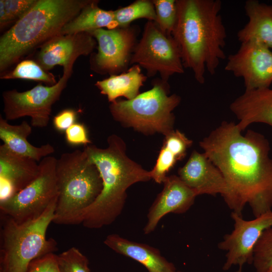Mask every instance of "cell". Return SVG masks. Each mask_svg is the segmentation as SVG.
Listing matches in <instances>:
<instances>
[{"label":"cell","instance_id":"cell-1","mask_svg":"<svg viewBox=\"0 0 272 272\" xmlns=\"http://www.w3.org/2000/svg\"><path fill=\"white\" fill-rule=\"evenodd\" d=\"M199 144L243 208L248 204L255 217L272 211V159L263 135H243L234 122L224 121Z\"/></svg>","mask_w":272,"mask_h":272},{"label":"cell","instance_id":"cell-2","mask_svg":"<svg viewBox=\"0 0 272 272\" xmlns=\"http://www.w3.org/2000/svg\"><path fill=\"white\" fill-rule=\"evenodd\" d=\"M177 15L171 36L179 48L184 68L196 81L205 82L206 72L215 74L226 58L227 31L220 0H176Z\"/></svg>","mask_w":272,"mask_h":272},{"label":"cell","instance_id":"cell-3","mask_svg":"<svg viewBox=\"0 0 272 272\" xmlns=\"http://www.w3.org/2000/svg\"><path fill=\"white\" fill-rule=\"evenodd\" d=\"M107 143L106 148L90 144L83 150L97 168L102 181L101 193L81 217V224L89 229L113 223L123 209L127 189L134 183L151 179L150 171L126 155L125 144L119 137L110 135Z\"/></svg>","mask_w":272,"mask_h":272},{"label":"cell","instance_id":"cell-4","mask_svg":"<svg viewBox=\"0 0 272 272\" xmlns=\"http://www.w3.org/2000/svg\"><path fill=\"white\" fill-rule=\"evenodd\" d=\"M89 0H38L0 38V71L37 46L60 34L63 27L90 3Z\"/></svg>","mask_w":272,"mask_h":272},{"label":"cell","instance_id":"cell-5","mask_svg":"<svg viewBox=\"0 0 272 272\" xmlns=\"http://www.w3.org/2000/svg\"><path fill=\"white\" fill-rule=\"evenodd\" d=\"M58 191L53 222L60 225L81 224L84 211L97 199L102 181L96 166L83 151L62 154L57 159Z\"/></svg>","mask_w":272,"mask_h":272},{"label":"cell","instance_id":"cell-6","mask_svg":"<svg viewBox=\"0 0 272 272\" xmlns=\"http://www.w3.org/2000/svg\"><path fill=\"white\" fill-rule=\"evenodd\" d=\"M57 198L38 217L18 223L3 215L1 271L27 272L35 259L57 250L56 243L46 238V231L54 218Z\"/></svg>","mask_w":272,"mask_h":272},{"label":"cell","instance_id":"cell-7","mask_svg":"<svg viewBox=\"0 0 272 272\" xmlns=\"http://www.w3.org/2000/svg\"><path fill=\"white\" fill-rule=\"evenodd\" d=\"M167 82L155 81L153 87L131 100L111 103L110 111L113 118L127 127L146 134L161 133L166 135L173 129V110L181 98L169 95Z\"/></svg>","mask_w":272,"mask_h":272},{"label":"cell","instance_id":"cell-8","mask_svg":"<svg viewBox=\"0 0 272 272\" xmlns=\"http://www.w3.org/2000/svg\"><path fill=\"white\" fill-rule=\"evenodd\" d=\"M57 159L48 156L39 163L37 176L26 187L7 200L0 202L3 215L18 223L40 216L58 198L56 176Z\"/></svg>","mask_w":272,"mask_h":272},{"label":"cell","instance_id":"cell-9","mask_svg":"<svg viewBox=\"0 0 272 272\" xmlns=\"http://www.w3.org/2000/svg\"><path fill=\"white\" fill-rule=\"evenodd\" d=\"M130 64L144 67L147 76L159 73L162 80L184 73L180 51L172 36L164 34L154 21L146 24L142 37L133 49Z\"/></svg>","mask_w":272,"mask_h":272},{"label":"cell","instance_id":"cell-10","mask_svg":"<svg viewBox=\"0 0 272 272\" xmlns=\"http://www.w3.org/2000/svg\"><path fill=\"white\" fill-rule=\"evenodd\" d=\"M72 72V70L63 71L62 76L52 86L39 84L24 92L15 89L4 91L2 96L5 119L8 121L29 116L31 126L46 127L52 106L59 99Z\"/></svg>","mask_w":272,"mask_h":272},{"label":"cell","instance_id":"cell-11","mask_svg":"<svg viewBox=\"0 0 272 272\" xmlns=\"http://www.w3.org/2000/svg\"><path fill=\"white\" fill-rule=\"evenodd\" d=\"M180 179L198 195L220 194L232 212L242 215L244 208L230 188L220 170L204 153L194 150L185 164L180 168Z\"/></svg>","mask_w":272,"mask_h":272},{"label":"cell","instance_id":"cell-12","mask_svg":"<svg viewBox=\"0 0 272 272\" xmlns=\"http://www.w3.org/2000/svg\"><path fill=\"white\" fill-rule=\"evenodd\" d=\"M234 229L226 234L218 248L226 251L224 270L232 266L252 264L254 247L266 229L272 227V211L263 214L251 220H244L242 216L232 212Z\"/></svg>","mask_w":272,"mask_h":272},{"label":"cell","instance_id":"cell-13","mask_svg":"<svg viewBox=\"0 0 272 272\" xmlns=\"http://www.w3.org/2000/svg\"><path fill=\"white\" fill-rule=\"evenodd\" d=\"M89 33L98 43V52L91 60L94 71L113 75L126 68L135 46L134 28H101Z\"/></svg>","mask_w":272,"mask_h":272},{"label":"cell","instance_id":"cell-14","mask_svg":"<svg viewBox=\"0 0 272 272\" xmlns=\"http://www.w3.org/2000/svg\"><path fill=\"white\" fill-rule=\"evenodd\" d=\"M225 70L242 78L245 90L269 88L272 83V51L257 43H241L237 51L228 56Z\"/></svg>","mask_w":272,"mask_h":272},{"label":"cell","instance_id":"cell-15","mask_svg":"<svg viewBox=\"0 0 272 272\" xmlns=\"http://www.w3.org/2000/svg\"><path fill=\"white\" fill-rule=\"evenodd\" d=\"M96 42L87 32L59 34L41 46L35 61L47 72L56 65L62 66L63 71L72 70L76 59L91 53Z\"/></svg>","mask_w":272,"mask_h":272},{"label":"cell","instance_id":"cell-16","mask_svg":"<svg viewBox=\"0 0 272 272\" xmlns=\"http://www.w3.org/2000/svg\"><path fill=\"white\" fill-rule=\"evenodd\" d=\"M163 183L162 190L149 209L147 223L143 229L145 234L153 232L166 215L186 213L198 196L195 191L186 185L178 176H167Z\"/></svg>","mask_w":272,"mask_h":272},{"label":"cell","instance_id":"cell-17","mask_svg":"<svg viewBox=\"0 0 272 272\" xmlns=\"http://www.w3.org/2000/svg\"><path fill=\"white\" fill-rule=\"evenodd\" d=\"M17 155L4 144L0 146V202L20 191L37 176L39 164Z\"/></svg>","mask_w":272,"mask_h":272},{"label":"cell","instance_id":"cell-18","mask_svg":"<svg viewBox=\"0 0 272 272\" xmlns=\"http://www.w3.org/2000/svg\"><path fill=\"white\" fill-rule=\"evenodd\" d=\"M230 109L239 120L237 124L242 131L253 123L272 127V89L245 90L231 103Z\"/></svg>","mask_w":272,"mask_h":272},{"label":"cell","instance_id":"cell-19","mask_svg":"<svg viewBox=\"0 0 272 272\" xmlns=\"http://www.w3.org/2000/svg\"><path fill=\"white\" fill-rule=\"evenodd\" d=\"M104 243L116 253L140 262L149 272L177 271L174 264L153 246L129 240L115 234L108 235Z\"/></svg>","mask_w":272,"mask_h":272},{"label":"cell","instance_id":"cell-20","mask_svg":"<svg viewBox=\"0 0 272 272\" xmlns=\"http://www.w3.org/2000/svg\"><path fill=\"white\" fill-rule=\"evenodd\" d=\"M248 22L237 33L240 43L253 42L272 49V5L247 0L244 6Z\"/></svg>","mask_w":272,"mask_h":272},{"label":"cell","instance_id":"cell-21","mask_svg":"<svg viewBox=\"0 0 272 272\" xmlns=\"http://www.w3.org/2000/svg\"><path fill=\"white\" fill-rule=\"evenodd\" d=\"M32 130L31 126L26 121L18 125H12L0 116V139L4 145L17 155L39 161L53 153L54 148L49 144L39 147L31 145L27 138Z\"/></svg>","mask_w":272,"mask_h":272},{"label":"cell","instance_id":"cell-22","mask_svg":"<svg viewBox=\"0 0 272 272\" xmlns=\"http://www.w3.org/2000/svg\"><path fill=\"white\" fill-rule=\"evenodd\" d=\"M192 143L178 130H173L165 135L156 164L150 171L151 179L157 183H163L167 173L178 161L184 158Z\"/></svg>","mask_w":272,"mask_h":272},{"label":"cell","instance_id":"cell-23","mask_svg":"<svg viewBox=\"0 0 272 272\" xmlns=\"http://www.w3.org/2000/svg\"><path fill=\"white\" fill-rule=\"evenodd\" d=\"M146 79L147 77L141 72V66L133 64L126 72L110 75L106 79L97 81L95 86L111 103L121 96L127 100L134 98L139 94L140 89Z\"/></svg>","mask_w":272,"mask_h":272},{"label":"cell","instance_id":"cell-24","mask_svg":"<svg viewBox=\"0 0 272 272\" xmlns=\"http://www.w3.org/2000/svg\"><path fill=\"white\" fill-rule=\"evenodd\" d=\"M98 1H91L79 14L64 25L60 34L91 33L104 27L116 28L114 11L102 9L98 6Z\"/></svg>","mask_w":272,"mask_h":272},{"label":"cell","instance_id":"cell-25","mask_svg":"<svg viewBox=\"0 0 272 272\" xmlns=\"http://www.w3.org/2000/svg\"><path fill=\"white\" fill-rule=\"evenodd\" d=\"M117 27L129 26L133 21L145 18L148 21H156V12L154 4L149 0H138L129 5L114 11Z\"/></svg>","mask_w":272,"mask_h":272},{"label":"cell","instance_id":"cell-26","mask_svg":"<svg viewBox=\"0 0 272 272\" xmlns=\"http://www.w3.org/2000/svg\"><path fill=\"white\" fill-rule=\"evenodd\" d=\"M2 79H20L44 82L48 86L57 83L54 76L44 70L35 60L26 59L17 64L15 69L1 75Z\"/></svg>","mask_w":272,"mask_h":272},{"label":"cell","instance_id":"cell-27","mask_svg":"<svg viewBox=\"0 0 272 272\" xmlns=\"http://www.w3.org/2000/svg\"><path fill=\"white\" fill-rule=\"evenodd\" d=\"M252 264L256 272L272 269V227L263 231L256 244Z\"/></svg>","mask_w":272,"mask_h":272},{"label":"cell","instance_id":"cell-28","mask_svg":"<svg viewBox=\"0 0 272 272\" xmlns=\"http://www.w3.org/2000/svg\"><path fill=\"white\" fill-rule=\"evenodd\" d=\"M38 0H1L0 26L17 22L36 4Z\"/></svg>","mask_w":272,"mask_h":272},{"label":"cell","instance_id":"cell-29","mask_svg":"<svg viewBox=\"0 0 272 272\" xmlns=\"http://www.w3.org/2000/svg\"><path fill=\"white\" fill-rule=\"evenodd\" d=\"M156 12L155 22L164 34L171 36L177 15L176 1H152Z\"/></svg>","mask_w":272,"mask_h":272},{"label":"cell","instance_id":"cell-30","mask_svg":"<svg viewBox=\"0 0 272 272\" xmlns=\"http://www.w3.org/2000/svg\"><path fill=\"white\" fill-rule=\"evenodd\" d=\"M57 258L61 272H91L87 257L75 247L57 255Z\"/></svg>","mask_w":272,"mask_h":272},{"label":"cell","instance_id":"cell-31","mask_svg":"<svg viewBox=\"0 0 272 272\" xmlns=\"http://www.w3.org/2000/svg\"><path fill=\"white\" fill-rule=\"evenodd\" d=\"M27 272H61L57 255L50 253L33 260Z\"/></svg>","mask_w":272,"mask_h":272},{"label":"cell","instance_id":"cell-32","mask_svg":"<svg viewBox=\"0 0 272 272\" xmlns=\"http://www.w3.org/2000/svg\"><path fill=\"white\" fill-rule=\"evenodd\" d=\"M66 142L71 145H90L87 131L83 124L75 123L65 131Z\"/></svg>","mask_w":272,"mask_h":272},{"label":"cell","instance_id":"cell-33","mask_svg":"<svg viewBox=\"0 0 272 272\" xmlns=\"http://www.w3.org/2000/svg\"><path fill=\"white\" fill-rule=\"evenodd\" d=\"M77 118L76 111L71 109L62 110L53 119L54 128L59 131H64L74 124Z\"/></svg>","mask_w":272,"mask_h":272},{"label":"cell","instance_id":"cell-34","mask_svg":"<svg viewBox=\"0 0 272 272\" xmlns=\"http://www.w3.org/2000/svg\"><path fill=\"white\" fill-rule=\"evenodd\" d=\"M242 266H239L238 269L236 272H242Z\"/></svg>","mask_w":272,"mask_h":272},{"label":"cell","instance_id":"cell-35","mask_svg":"<svg viewBox=\"0 0 272 272\" xmlns=\"http://www.w3.org/2000/svg\"><path fill=\"white\" fill-rule=\"evenodd\" d=\"M267 272H272V269L268 271Z\"/></svg>","mask_w":272,"mask_h":272},{"label":"cell","instance_id":"cell-36","mask_svg":"<svg viewBox=\"0 0 272 272\" xmlns=\"http://www.w3.org/2000/svg\"><path fill=\"white\" fill-rule=\"evenodd\" d=\"M176 272H183V271H177Z\"/></svg>","mask_w":272,"mask_h":272},{"label":"cell","instance_id":"cell-37","mask_svg":"<svg viewBox=\"0 0 272 272\" xmlns=\"http://www.w3.org/2000/svg\"><path fill=\"white\" fill-rule=\"evenodd\" d=\"M0 272H2V271H0Z\"/></svg>","mask_w":272,"mask_h":272}]
</instances>
